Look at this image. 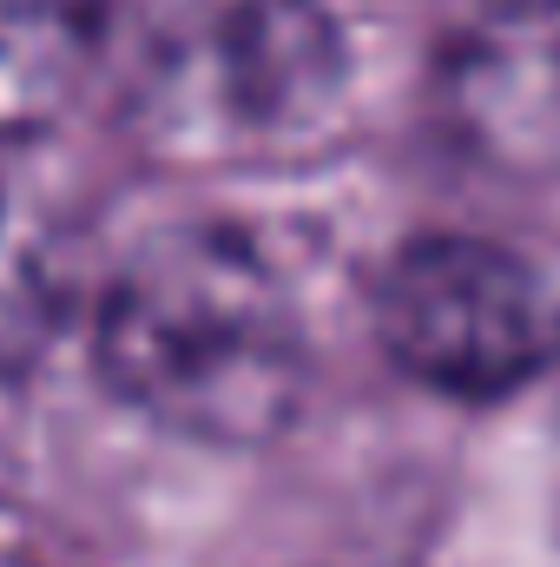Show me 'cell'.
<instances>
[{"label":"cell","mask_w":560,"mask_h":567,"mask_svg":"<svg viewBox=\"0 0 560 567\" xmlns=\"http://www.w3.org/2000/svg\"><path fill=\"white\" fill-rule=\"evenodd\" d=\"M100 377L172 435L258 449L297 423L310 350L278 265L231 225H172L113 271Z\"/></svg>","instance_id":"6da1fadb"},{"label":"cell","mask_w":560,"mask_h":567,"mask_svg":"<svg viewBox=\"0 0 560 567\" xmlns=\"http://www.w3.org/2000/svg\"><path fill=\"white\" fill-rule=\"evenodd\" d=\"M376 337L403 377L481 403L560 363V297L528 258L488 238H409L370 297Z\"/></svg>","instance_id":"7a4b0ae2"},{"label":"cell","mask_w":560,"mask_h":567,"mask_svg":"<svg viewBox=\"0 0 560 567\" xmlns=\"http://www.w3.org/2000/svg\"><path fill=\"white\" fill-rule=\"evenodd\" d=\"M330 27L297 7V0H265L251 13H238L211 53H205V80H178L172 93H205V113L225 126V133H283L297 126L323 86H330Z\"/></svg>","instance_id":"3957f363"},{"label":"cell","mask_w":560,"mask_h":567,"mask_svg":"<svg viewBox=\"0 0 560 567\" xmlns=\"http://www.w3.org/2000/svg\"><path fill=\"white\" fill-rule=\"evenodd\" d=\"M113 0H0V140L40 133L80 93Z\"/></svg>","instance_id":"277c9868"},{"label":"cell","mask_w":560,"mask_h":567,"mask_svg":"<svg viewBox=\"0 0 560 567\" xmlns=\"http://www.w3.org/2000/svg\"><path fill=\"white\" fill-rule=\"evenodd\" d=\"M60 310H66V278L53 231L13 185H0V383L40 363V350L60 330Z\"/></svg>","instance_id":"5b68a950"}]
</instances>
